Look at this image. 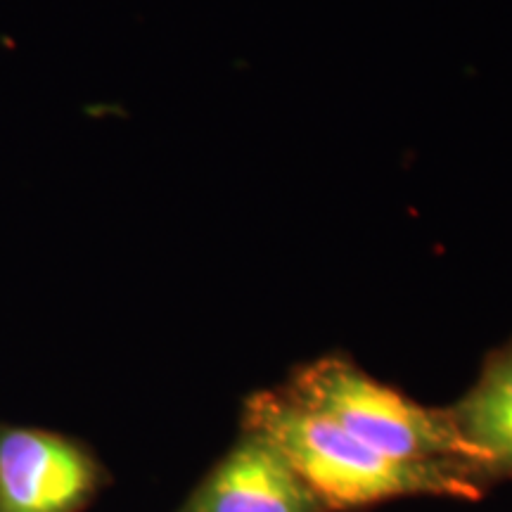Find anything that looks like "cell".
Segmentation results:
<instances>
[{"label":"cell","instance_id":"cell-4","mask_svg":"<svg viewBox=\"0 0 512 512\" xmlns=\"http://www.w3.org/2000/svg\"><path fill=\"white\" fill-rule=\"evenodd\" d=\"M192 512H313V496L273 446L249 434L202 486Z\"/></svg>","mask_w":512,"mask_h":512},{"label":"cell","instance_id":"cell-1","mask_svg":"<svg viewBox=\"0 0 512 512\" xmlns=\"http://www.w3.org/2000/svg\"><path fill=\"white\" fill-rule=\"evenodd\" d=\"M245 415L249 434L273 446L311 496L332 508H354L406 494H477L475 484L448 475L439 463H406L382 456L285 392L254 394Z\"/></svg>","mask_w":512,"mask_h":512},{"label":"cell","instance_id":"cell-5","mask_svg":"<svg viewBox=\"0 0 512 512\" xmlns=\"http://www.w3.org/2000/svg\"><path fill=\"white\" fill-rule=\"evenodd\" d=\"M448 415L475 453L479 472H512V339L484 358L477 382Z\"/></svg>","mask_w":512,"mask_h":512},{"label":"cell","instance_id":"cell-3","mask_svg":"<svg viewBox=\"0 0 512 512\" xmlns=\"http://www.w3.org/2000/svg\"><path fill=\"white\" fill-rule=\"evenodd\" d=\"M93 479L91 458L69 439L0 425V512H74Z\"/></svg>","mask_w":512,"mask_h":512},{"label":"cell","instance_id":"cell-2","mask_svg":"<svg viewBox=\"0 0 512 512\" xmlns=\"http://www.w3.org/2000/svg\"><path fill=\"white\" fill-rule=\"evenodd\" d=\"M285 394L382 456L406 463L458 460L477 470L475 453L448 411L420 406L363 373L349 358L325 356L309 363L292 377Z\"/></svg>","mask_w":512,"mask_h":512}]
</instances>
